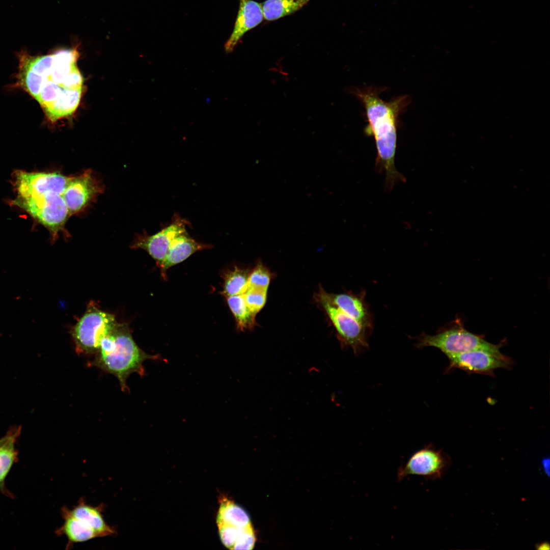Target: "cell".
Instances as JSON below:
<instances>
[{
	"label": "cell",
	"mask_w": 550,
	"mask_h": 550,
	"mask_svg": "<svg viewBox=\"0 0 550 550\" xmlns=\"http://www.w3.org/2000/svg\"><path fill=\"white\" fill-rule=\"evenodd\" d=\"M189 224L187 220L175 213L170 224L154 235L139 236L131 248L146 251L160 267L173 239L186 231V226Z\"/></svg>",
	"instance_id": "30bf717a"
},
{
	"label": "cell",
	"mask_w": 550,
	"mask_h": 550,
	"mask_svg": "<svg viewBox=\"0 0 550 550\" xmlns=\"http://www.w3.org/2000/svg\"><path fill=\"white\" fill-rule=\"evenodd\" d=\"M20 427L17 426L11 428L6 435L0 439V451L13 435L20 433Z\"/></svg>",
	"instance_id": "484cf974"
},
{
	"label": "cell",
	"mask_w": 550,
	"mask_h": 550,
	"mask_svg": "<svg viewBox=\"0 0 550 550\" xmlns=\"http://www.w3.org/2000/svg\"><path fill=\"white\" fill-rule=\"evenodd\" d=\"M20 433L13 435L0 451V488L4 490V482L17 458L15 443Z\"/></svg>",
	"instance_id": "44dd1931"
},
{
	"label": "cell",
	"mask_w": 550,
	"mask_h": 550,
	"mask_svg": "<svg viewBox=\"0 0 550 550\" xmlns=\"http://www.w3.org/2000/svg\"><path fill=\"white\" fill-rule=\"evenodd\" d=\"M250 270L235 266L224 273V287L222 294L226 297L243 294L247 286Z\"/></svg>",
	"instance_id": "ffe728a7"
},
{
	"label": "cell",
	"mask_w": 550,
	"mask_h": 550,
	"mask_svg": "<svg viewBox=\"0 0 550 550\" xmlns=\"http://www.w3.org/2000/svg\"><path fill=\"white\" fill-rule=\"evenodd\" d=\"M158 358V355L147 354L137 345L126 323H117L113 331L102 340L91 364L115 376L122 390L127 391L128 376L133 373L144 375V361Z\"/></svg>",
	"instance_id": "277c9868"
},
{
	"label": "cell",
	"mask_w": 550,
	"mask_h": 550,
	"mask_svg": "<svg viewBox=\"0 0 550 550\" xmlns=\"http://www.w3.org/2000/svg\"><path fill=\"white\" fill-rule=\"evenodd\" d=\"M103 509L102 504L93 506L81 498L77 505L72 509L68 508V511L72 516L90 526L99 537L114 535L117 533L116 530L105 521L102 513Z\"/></svg>",
	"instance_id": "9a60e30c"
},
{
	"label": "cell",
	"mask_w": 550,
	"mask_h": 550,
	"mask_svg": "<svg viewBox=\"0 0 550 550\" xmlns=\"http://www.w3.org/2000/svg\"><path fill=\"white\" fill-rule=\"evenodd\" d=\"M271 278L268 269L262 263L259 262L249 276L246 289H268Z\"/></svg>",
	"instance_id": "7402d4cb"
},
{
	"label": "cell",
	"mask_w": 550,
	"mask_h": 550,
	"mask_svg": "<svg viewBox=\"0 0 550 550\" xmlns=\"http://www.w3.org/2000/svg\"><path fill=\"white\" fill-rule=\"evenodd\" d=\"M448 457L431 444L415 452L397 473V480L400 482L408 475H418L426 479H439L447 469Z\"/></svg>",
	"instance_id": "9c48e42d"
},
{
	"label": "cell",
	"mask_w": 550,
	"mask_h": 550,
	"mask_svg": "<svg viewBox=\"0 0 550 550\" xmlns=\"http://www.w3.org/2000/svg\"><path fill=\"white\" fill-rule=\"evenodd\" d=\"M101 191L97 180L91 171L70 178L63 194L70 215L77 213Z\"/></svg>",
	"instance_id": "8fae6325"
},
{
	"label": "cell",
	"mask_w": 550,
	"mask_h": 550,
	"mask_svg": "<svg viewBox=\"0 0 550 550\" xmlns=\"http://www.w3.org/2000/svg\"><path fill=\"white\" fill-rule=\"evenodd\" d=\"M217 525L221 541L226 547L232 549L243 528L226 523H218Z\"/></svg>",
	"instance_id": "cb8c5ba5"
},
{
	"label": "cell",
	"mask_w": 550,
	"mask_h": 550,
	"mask_svg": "<svg viewBox=\"0 0 550 550\" xmlns=\"http://www.w3.org/2000/svg\"><path fill=\"white\" fill-rule=\"evenodd\" d=\"M326 298L344 313L369 330L372 327L371 314L363 294H331L323 291Z\"/></svg>",
	"instance_id": "5bb4252c"
},
{
	"label": "cell",
	"mask_w": 550,
	"mask_h": 550,
	"mask_svg": "<svg viewBox=\"0 0 550 550\" xmlns=\"http://www.w3.org/2000/svg\"><path fill=\"white\" fill-rule=\"evenodd\" d=\"M266 289L253 288L247 289L242 294L246 305L255 315L264 306L267 296Z\"/></svg>",
	"instance_id": "603a6c76"
},
{
	"label": "cell",
	"mask_w": 550,
	"mask_h": 550,
	"mask_svg": "<svg viewBox=\"0 0 550 550\" xmlns=\"http://www.w3.org/2000/svg\"><path fill=\"white\" fill-rule=\"evenodd\" d=\"M448 328L434 335L422 334L417 338V348L431 346L441 350L446 356L476 349L500 352L502 343L494 344L487 341L484 337L466 329L460 321Z\"/></svg>",
	"instance_id": "5b68a950"
},
{
	"label": "cell",
	"mask_w": 550,
	"mask_h": 550,
	"mask_svg": "<svg viewBox=\"0 0 550 550\" xmlns=\"http://www.w3.org/2000/svg\"><path fill=\"white\" fill-rule=\"evenodd\" d=\"M536 548L538 549H542V550H543V549H544V550L549 549V545L547 542L541 543L540 544H538L536 546Z\"/></svg>",
	"instance_id": "4316f807"
},
{
	"label": "cell",
	"mask_w": 550,
	"mask_h": 550,
	"mask_svg": "<svg viewBox=\"0 0 550 550\" xmlns=\"http://www.w3.org/2000/svg\"><path fill=\"white\" fill-rule=\"evenodd\" d=\"M226 298L229 309L235 318L237 329L241 331L252 329L256 325V315L246 305L242 294Z\"/></svg>",
	"instance_id": "d6986e66"
},
{
	"label": "cell",
	"mask_w": 550,
	"mask_h": 550,
	"mask_svg": "<svg viewBox=\"0 0 550 550\" xmlns=\"http://www.w3.org/2000/svg\"><path fill=\"white\" fill-rule=\"evenodd\" d=\"M349 90L365 108L368 124L364 131L373 136L376 147L375 168L378 172H384L385 187L391 190L397 183L406 180L396 169L395 157L399 116L409 103L410 98L402 95L386 102L379 97L382 88L353 87Z\"/></svg>",
	"instance_id": "7a4b0ae2"
},
{
	"label": "cell",
	"mask_w": 550,
	"mask_h": 550,
	"mask_svg": "<svg viewBox=\"0 0 550 550\" xmlns=\"http://www.w3.org/2000/svg\"><path fill=\"white\" fill-rule=\"evenodd\" d=\"M549 460L548 459L547 460L546 459L543 460V461L542 462V464L543 465L544 469L545 470V472L547 473L549 472V469H548L549 467H547V466H549Z\"/></svg>",
	"instance_id": "83f0119b"
},
{
	"label": "cell",
	"mask_w": 550,
	"mask_h": 550,
	"mask_svg": "<svg viewBox=\"0 0 550 550\" xmlns=\"http://www.w3.org/2000/svg\"><path fill=\"white\" fill-rule=\"evenodd\" d=\"M239 5L233 30L225 44V50L230 53L243 35L263 20L261 4L253 0H239Z\"/></svg>",
	"instance_id": "7c38bea8"
},
{
	"label": "cell",
	"mask_w": 550,
	"mask_h": 550,
	"mask_svg": "<svg viewBox=\"0 0 550 550\" xmlns=\"http://www.w3.org/2000/svg\"><path fill=\"white\" fill-rule=\"evenodd\" d=\"M212 247L210 244L196 240L187 231L179 234L172 241L167 255L159 267L162 277L166 279L167 271L170 267L184 261L198 251Z\"/></svg>",
	"instance_id": "4fadbf2b"
},
{
	"label": "cell",
	"mask_w": 550,
	"mask_h": 550,
	"mask_svg": "<svg viewBox=\"0 0 550 550\" xmlns=\"http://www.w3.org/2000/svg\"><path fill=\"white\" fill-rule=\"evenodd\" d=\"M61 514L63 524L56 531L57 535H64L68 539L67 547L74 543L88 541L99 537L96 533L88 525L74 517L69 512L68 508L63 507Z\"/></svg>",
	"instance_id": "2e32d148"
},
{
	"label": "cell",
	"mask_w": 550,
	"mask_h": 550,
	"mask_svg": "<svg viewBox=\"0 0 550 550\" xmlns=\"http://www.w3.org/2000/svg\"><path fill=\"white\" fill-rule=\"evenodd\" d=\"M309 0H266L261 4L263 17L271 21L290 15L301 9Z\"/></svg>",
	"instance_id": "e0dca14e"
},
{
	"label": "cell",
	"mask_w": 550,
	"mask_h": 550,
	"mask_svg": "<svg viewBox=\"0 0 550 550\" xmlns=\"http://www.w3.org/2000/svg\"><path fill=\"white\" fill-rule=\"evenodd\" d=\"M449 365L446 370L448 373L454 368L460 369L469 374L477 373L494 376L499 368L509 369L513 364L512 359L501 352L476 349L447 356Z\"/></svg>",
	"instance_id": "ba28073f"
},
{
	"label": "cell",
	"mask_w": 550,
	"mask_h": 550,
	"mask_svg": "<svg viewBox=\"0 0 550 550\" xmlns=\"http://www.w3.org/2000/svg\"><path fill=\"white\" fill-rule=\"evenodd\" d=\"M17 85L35 98L51 122L73 114L81 97L83 77L76 49H61L44 56L18 53Z\"/></svg>",
	"instance_id": "6da1fadb"
},
{
	"label": "cell",
	"mask_w": 550,
	"mask_h": 550,
	"mask_svg": "<svg viewBox=\"0 0 550 550\" xmlns=\"http://www.w3.org/2000/svg\"><path fill=\"white\" fill-rule=\"evenodd\" d=\"M256 537L252 525L242 528L232 549L251 550L255 545Z\"/></svg>",
	"instance_id": "d4e9b609"
},
{
	"label": "cell",
	"mask_w": 550,
	"mask_h": 550,
	"mask_svg": "<svg viewBox=\"0 0 550 550\" xmlns=\"http://www.w3.org/2000/svg\"><path fill=\"white\" fill-rule=\"evenodd\" d=\"M318 298L337 332L341 346L351 347L355 354L367 349L369 347V330L331 303L325 296L323 291L319 293Z\"/></svg>",
	"instance_id": "52a82bcc"
},
{
	"label": "cell",
	"mask_w": 550,
	"mask_h": 550,
	"mask_svg": "<svg viewBox=\"0 0 550 550\" xmlns=\"http://www.w3.org/2000/svg\"><path fill=\"white\" fill-rule=\"evenodd\" d=\"M70 177L57 172L17 171L13 204L47 228L55 240L70 215L63 194Z\"/></svg>",
	"instance_id": "3957f363"
},
{
	"label": "cell",
	"mask_w": 550,
	"mask_h": 550,
	"mask_svg": "<svg viewBox=\"0 0 550 550\" xmlns=\"http://www.w3.org/2000/svg\"><path fill=\"white\" fill-rule=\"evenodd\" d=\"M216 523H226L239 528L251 524L245 510L233 501L224 498L221 501Z\"/></svg>",
	"instance_id": "ac0fdd59"
},
{
	"label": "cell",
	"mask_w": 550,
	"mask_h": 550,
	"mask_svg": "<svg viewBox=\"0 0 550 550\" xmlns=\"http://www.w3.org/2000/svg\"><path fill=\"white\" fill-rule=\"evenodd\" d=\"M117 324L113 314L99 309L94 305L89 306L71 331L77 353L95 355L102 340L113 331Z\"/></svg>",
	"instance_id": "8992f818"
}]
</instances>
